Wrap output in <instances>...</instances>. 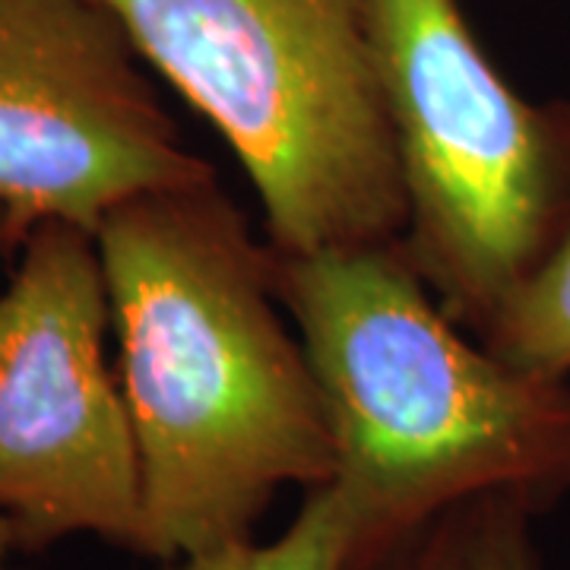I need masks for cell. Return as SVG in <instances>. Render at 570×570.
Wrapping results in <instances>:
<instances>
[{"label": "cell", "mask_w": 570, "mask_h": 570, "mask_svg": "<svg viewBox=\"0 0 570 570\" xmlns=\"http://www.w3.org/2000/svg\"><path fill=\"white\" fill-rule=\"evenodd\" d=\"M479 343L539 377L570 374V223L530 283L510 295Z\"/></svg>", "instance_id": "ba28073f"}, {"label": "cell", "mask_w": 570, "mask_h": 570, "mask_svg": "<svg viewBox=\"0 0 570 570\" xmlns=\"http://www.w3.org/2000/svg\"><path fill=\"white\" fill-rule=\"evenodd\" d=\"M96 235L36 225L0 292V520L17 551L96 535L140 554V450Z\"/></svg>", "instance_id": "5b68a950"}, {"label": "cell", "mask_w": 570, "mask_h": 570, "mask_svg": "<svg viewBox=\"0 0 570 570\" xmlns=\"http://www.w3.org/2000/svg\"><path fill=\"white\" fill-rule=\"evenodd\" d=\"M213 124L279 254L400 242L406 190L367 0H102Z\"/></svg>", "instance_id": "3957f363"}, {"label": "cell", "mask_w": 570, "mask_h": 570, "mask_svg": "<svg viewBox=\"0 0 570 570\" xmlns=\"http://www.w3.org/2000/svg\"><path fill=\"white\" fill-rule=\"evenodd\" d=\"M273 250V247H269ZM336 444L348 570H387L456 504L570 494V384L508 365L434 298L400 242L273 250Z\"/></svg>", "instance_id": "7a4b0ae2"}, {"label": "cell", "mask_w": 570, "mask_h": 570, "mask_svg": "<svg viewBox=\"0 0 570 570\" xmlns=\"http://www.w3.org/2000/svg\"><path fill=\"white\" fill-rule=\"evenodd\" d=\"M517 494H482L438 517L387 570H546L532 520Z\"/></svg>", "instance_id": "52a82bcc"}, {"label": "cell", "mask_w": 570, "mask_h": 570, "mask_svg": "<svg viewBox=\"0 0 570 570\" xmlns=\"http://www.w3.org/2000/svg\"><path fill=\"white\" fill-rule=\"evenodd\" d=\"M367 7L406 190L400 245L479 340L570 223V102L523 99L460 0Z\"/></svg>", "instance_id": "277c9868"}, {"label": "cell", "mask_w": 570, "mask_h": 570, "mask_svg": "<svg viewBox=\"0 0 570 570\" xmlns=\"http://www.w3.org/2000/svg\"><path fill=\"white\" fill-rule=\"evenodd\" d=\"M348 513L333 482L305 491L292 527L257 546L254 539L225 549L165 561L163 570H348Z\"/></svg>", "instance_id": "9c48e42d"}, {"label": "cell", "mask_w": 570, "mask_h": 570, "mask_svg": "<svg viewBox=\"0 0 570 570\" xmlns=\"http://www.w3.org/2000/svg\"><path fill=\"white\" fill-rule=\"evenodd\" d=\"M17 551V542H13V532L10 527L0 520V570H7V561H10V554Z\"/></svg>", "instance_id": "8fae6325"}, {"label": "cell", "mask_w": 570, "mask_h": 570, "mask_svg": "<svg viewBox=\"0 0 570 570\" xmlns=\"http://www.w3.org/2000/svg\"><path fill=\"white\" fill-rule=\"evenodd\" d=\"M96 245L140 450V554L178 561L247 542L283 485L307 491L336 475L273 250L216 178L118 206Z\"/></svg>", "instance_id": "6da1fadb"}, {"label": "cell", "mask_w": 570, "mask_h": 570, "mask_svg": "<svg viewBox=\"0 0 570 570\" xmlns=\"http://www.w3.org/2000/svg\"><path fill=\"white\" fill-rule=\"evenodd\" d=\"M140 51L102 0H0V209L26 235H96L146 194L216 171L181 142Z\"/></svg>", "instance_id": "8992f818"}, {"label": "cell", "mask_w": 570, "mask_h": 570, "mask_svg": "<svg viewBox=\"0 0 570 570\" xmlns=\"http://www.w3.org/2000/svg\"><path fill=\"white\" fill-rule=\"evenodd\" d=\"M22 245V235L17 232V225L10 223V216L0 209V264L13 254V250H20Z\"/></svg>", "instance_id": "30bf717a"}]
</instances>
